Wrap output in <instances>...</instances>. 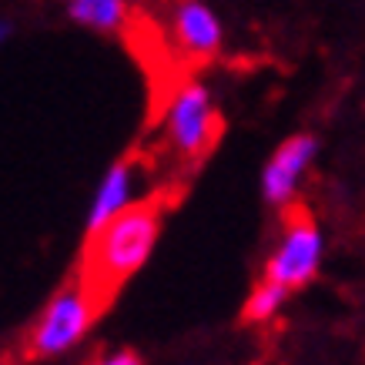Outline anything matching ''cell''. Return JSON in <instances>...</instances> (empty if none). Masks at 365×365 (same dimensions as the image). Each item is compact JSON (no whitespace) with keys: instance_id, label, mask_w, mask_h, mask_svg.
Listing matches in <instances>:
<instances>
[{"instance_id":"cell-10","label":"cell","mask_w":365,"mask_h":365,"mask_svg":"<svg viewBox=\"0 0 365 365\" xmlns=\"http://www.w3.org/2000/svg\"><path fill=\"white\" fill-rule=\"evenodd\" d=\"M84 365H144V362H141V355L131 352V349H118V352L98 355V359H91Z\"/></svg>"},{"instance_id":"cell-7","label":"cell","mask_w":365,"mask_h":365,"mask_svg":"<svg viewBox=\"0 0 365 365\" xmlns=\"http://www.w3.org/2000/svg\"><path fill=\"white\" fill-rule=\"evenodd\" d=\"M131 191H134V161L131 158H121V161H114L104 171L98 191H94V201H91V208H88V225H84L88 238L104 232L118 215H124V211L131 208Z\"/></svg>"},{"instance_id":"cell-5","label":"cell","mask_w":365,"mask_h":365,"mask_svg":"<svg viewBox=\"0 0 365 365\" xmlns=\"http://www.w3.org/2000/svg\"><path fill=\"white\" fill-rule=\"evenodd\" d=\"M319 155V138L315 134H292L288 141L275 148V155L268 158L265 171H262V195L268 205H288L299 191L302 175L309 171V165Z\"/></svg>"},{"instance_id":"cell-8","label":"cell","mask_w":365,"mask_h":365,"mask_svg":"<svg viewBox=\"0 0 365 365\" xmlns=\"http://www.w3.org/2000/svg\"><path fill=\"white\" fill-rule=\"evenodd\" d=\"M67 17L94 34H121L128 27V0H64Z\"/></svg>"},{"instance_id":"cell-3","label":"cell","mask_w":365,"mask_h":365,"mask_svg":"<svg viewBox=\"0 0 365 365\" xmlns=\"http://www.w3.org/2000/svg\"><path fill=\"white\" fill-rule=\"evenodd\" d=\"M218 111L201 81H185L165 108V138L181 161H201L218 138Z\"/></svg>"},{"instance_id":"cell-9","label":"cell","mask_w":365,"mask_h":365,"mask_svg":"<svg viewBox=\"0 0 365 365\" xmlns=\"http://www.w3.org/2000/svg\"><path fill=\"white\" fill-rule=\"evenodd\" d=\"M285 299H288V288H282V285H275V282L262 278V282L252 288V295L245 299L242 319L252 322V325H262V322L275 319L278 309L285 305Z\"/></svg>"},{"instance_id":"cell-4","label":"cell","mask_w":365,"mask_h":365,"mask_svg":"<svg viewBox=\"0 0 365 365\" xmlns=\"http://www.w3.org/2000/svg\"><path fill=\"white\" fill-rule=\"evenodd\" d=\"M322 265V232L309 215L295 211L285 222L282 242L275 245V252L268 255L265 278L282 288H302L309 285L315 272Z\"/></svg>"},{"instance_id":"cell-11","label":"cell","mask_w":365,"mask_h":365,"mask_svg":"<svg viewBox=\"0 0 365 365\" xmlns=\"http://www.w3.org/2000/svg\"><path fill=\"white\" fill-rule=\"evenodd\" d=\"M7 34H11V24H4V21H0V41H4Z\"/></svg>"},{"instance_id":"cell-2","label":"cell","mask_w":365,"mask_h":365,"mask_svg":"<svg viewBox=\"0 0 365 365\" xmlns=\"http://www.w3.org/2000/svg\"><path fill=\"white\" fill-rule=\"evenodd\" d=\"M101 309V299L84 282L64 285L54 299L44 305L41 319L34 322L27 335V352L34 359H54V355L71 352L74 345L88 335Z\"/></svg>"},{"instance_id":"cell-6","label":"cell","mask_w":365,"mask_h":365,"mask_svg":"<svg viewBox=\"0 0 365 365\" xmlns=\"http://www.w3.org/2000/svg\"><path fill=\"white\" fill-rule=\"evenodd\" d=\"M171 37L181 54L191 61H211L222 51V21L205 0H175L171 4Z\"/></svg>"},{"instance_id":"cell-12","label":"cell","mask_w":365,"mask_h":365,"mask_svg":"<svg viewBox=\"0 0 365 365\" xmlns=\"http://www.w3.org/2000/svg\"><path fill=\"white\" fill-rule=\"evenodd\" d=\"M128 4H144V0H128Z\"/></svg>"},{"instance_id":"cell-1","label":"cell","mask_w":365,"mask_h":365,"mask_svg":"<svg viewBox=\"0 0 365 365\" xmlns=\"http://www.w3.org/2000/svg\"><path fill=\"white\" fill-rule=\"evenodd\" d=\"M161 232V201L144 198L118 215L104 232L88 238L84 248V285L94 295H111L151 258Z\"/></svg>"}]
</instances>
